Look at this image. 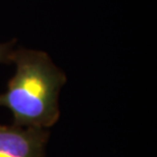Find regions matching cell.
<instances>
[{
    "mask_svg": "<svg viewBox=\"0 0 157 157\" xmlns=\"http://www.w3.org/2000/svg\"><path fill=\"white\" fill-rule=\"evenodd\" d=\"M46 128L0 124V157H45Z\"/></svg>",
    "mask_w": 157,
    "mask_h": 157,
    "instance_id": "cell-2",
    "label": "cell"
},
{
    "mask_svg": "<svg viewBox=\"0 0 157 157\" xmlns=\"http://www.w3.org/2000/svg\"><path fill=\"white\" fill-rule=\"evenodd\" d=\"M11 62L15 73L0 94V107L11 112L15 125L48 130L60 117L59 93L67 76L40 50L15 49Z\"/></svg>",
    "mask_w": 157,
    "mask_h": 157,
    "instance_id": "cell-1",
    "label": "cell"
},
{
    "mask_svg": "<svg viewBox=\"0 0 157 157\" xmlns=\"http://www.w3.org/2000/svg\"><path fill=\"white\" fill-rule=\"evenodd\" d=\"M14 42L0 43V63H11L12 55L14 52Z\"/></svg>",
    "mask_w": 157,
    "mask_h": 157,
    "instance_id": "cell-3",
    "label": "cell"
}]
</instances>
